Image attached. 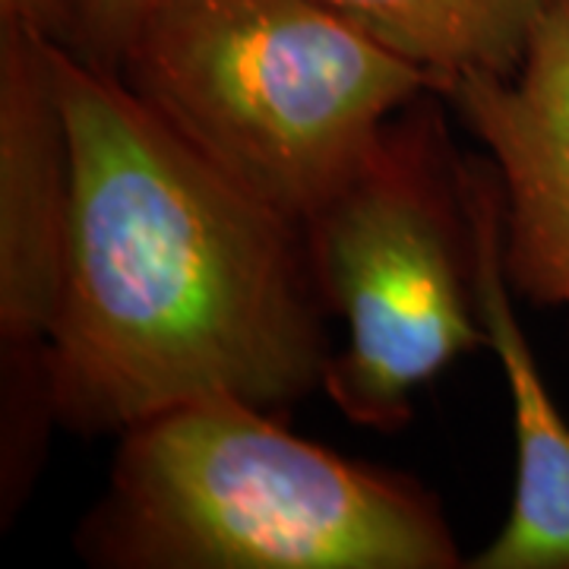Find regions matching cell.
Instances as JSON below:
<instances>
[{"label": "cell", "instance_id": "1", "mask_svg": "<svg viewBox=\"0 0 569 569\" xmlns=\"http://www.w3.org/2000/svg\"><path fill=\"white\" fill-rule=\"evenodd\" d=\"M70 228L44 346L54 421L82 437L234 396L323 389L332 346L305 224L222 174L111 70L54 44Z\"/></svg>", "mask_w": 569, "mask_h": 569}, {"label": "cell", "instance_id": "2", "mask_svg": "<svg viewBox=\"0 0 569 569\" xmlns=\"http://www.w3.org/2000/svg\"><path fill=\"white\" fill-rule=\"evenodd\" d=\"M77 550L104 569H456L440 500L216 396L118 437Z\"/></svg>", "mask_w": 569, "mask_h": 569}, {"label": "cell", "instance_id": "3", "mask_svg": "<svg viewBox=\"0 0 569 569\" xmlns=\"http://www.w3.org/2000/svg\"><path fill=\"white\" fill-rule=\"evenodd\" d=\"M118 77L222 174L305 224L402 108L443 96L320 0H152Z\"/></svg>", "mask_w": 569, "mask_h": 569}, {"label": "cell", "instance_id": "4", "mask_svg": "<svg viewBox=\"0 0 569 569\" xmlns=\"http://www.w3.org/2000/svg\"><path fill=\"white\" fill-rule=\"evenodd\" d=\"M437 99L402 108L305 222L326 305L348 329L326 370V396L348 421L380 433L408 425L415 389L488 346L466 159Z\"/></svg>", "mask_w": 569, "mask_h": 569}, {"label": "cell", "instance_id": "5", "mask_svg": "<svg viewBox=\"0 0 569 569\" xmlns=\"http://www.w3.org/2000/svg\"><path fill=\"white\" fill-rule=\"evenodd\" d=\"M443 99L497 171L512 291L569 317V0L541 3L512 73H466Z\"/></svg>", "mask_w": 569, "mask_h": 569}, {"label": "cell", "instance_id": "6", "mask_svg": "<svg viewBox=\"0 0 569 569\" xmlns=\"http://www.w3.org/2000/svg\"><path fill=\"white\" fill-rule=\"evenodd\" d=\"M54 44L0 26V342L3 383L48 380L70 228V133Z\"/></svg>", "mask_w": 569, "mask_h": 569}, {"label": "cell", "instance_id": "7", "mask_svg": "<svg viewBox=\"0 0 569 569\" xmlns=\"http://www.w3.org/2000/svg\"><path fill=\"white\" fill-rule=\"evenodd\" d=\"M466 200L475 234V288L500 370L507 377L516 488L500 535L471 569H569V425L550 396L512 307L503 266V209L490 159H466Z\"/></svg>", "mask_w": 569, "mask_h": 569}, {"label": "cell", "instance_id": "8", "mask_svg": "<svg viewBox=\"0 0 569 569\" xmlns=\"http://www.w3.org/2000/svg\"><path fill=\"white\" fill-rule=\"evenodd\" d=\"M425 67L440 92L466 73H512L545 0H320Z\"/></svg>", "mask_w": 569, "mask_h": 569}, {"label": "cell", "instance_id": "9", "mask_svg": "<svg viewBox=\"0 0 569 569\" xmlns=\"http://www.w3.org/2000/svg\"><path fill=\"white\" fill-rule=\"evenodd\" d=\"M149 3L152 0H77V36L67 51L92 67L118 73L123 48Z\"/></svg>", "mask_w": 569, "mask_h": 569}, {"label": "cell", "instance_id": "10", "mask_svg": "<svg viewBox=\"0 0 569 569\" xmlns=\"http://www.w3.org/2000/svg\"><path fill=\"white\" fill-rule=\"evenodd\" d=\"M0 26H20L70 48L77 36V0H0Z\"/></svg>", "mask_w": 569, "mask_h": 569}]
</instances>
